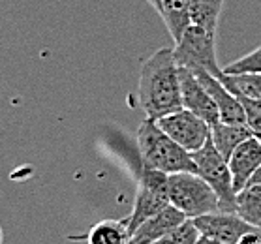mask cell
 I'll list each match as a JSON object with an SVG mask.
<instances>
[{
  "label": "cell",
  "mask_w": 261,
  "mask_h": 244,
  "mask_svg": "<svg viewBox=\"0 0 261 244\" xmlns=\"http://www.w3.org/2000/svg\"><path fill=\"white\" fill-rule=\"evenodd\" d=\"M137 98L148 119L158 120L182 109L178 64L171 47L158 49L141 64Z\"/></svg>",
  "instance_id": "cell-1"
},
{
  "label": "cell",
  "mask_w": 261,
  "mask_h": 244,
  "mask_svg": "<svg viewBox=\"0 0 261 244\" xmlns=\"http://www.w3.org/2000/svg\"><path fill=\"white\" fill-rule=\"evenodd\" d=\"M137 149H139L143 167L158 169L166 175L184 171L197 173L192 152L182 149L177 141H173L171 137L162 130L156 119L147 117L139 124V128H137Z\"/></svg>",
  "instance_id": "cell-2"
},
{
  "label": "cell",
  "mask_w": 261,
  "mask_h": 244,
  "mask_svg": "<svg viewBox=\"0 0 261 244\" xmlns=\"http://www.w3.org/2000/svg\"><path fill=\"white\" fill-rule=\"evenodd\" d=\"M169 201L190 220L220 210V199L213 186L192 171L169 175Z\"/></svg>",
  "instance_id": "cell-3"
},
{
  "label": "cell",
  "mask_w": 261,
  "mask_h": 244,
  "mask_svg": "<svg viewBox=\"0 0 261 244\" xmlns=\"http://www.w3.org/2000/svg\"><path fill=\"white\" fill-rule=\"evenodd\" d=\"M169 205H171L169 201V175L158 171V169L143 167L141 175H139L136 199H134V208L128 216L130 237L143 222L160 214Z\"/></svg>",
  "instance_id": "cell-4"
},
{
  "label": "cell",
  "mask_w": 261,
  "mask_h": 244,
  "mask_svg": "<svg viewBox=\"0 0 261 244\" xmlns=\"http://www.w3.org/2000/svg\"><path fill=\"white\" fill-rule=\"evenodd\" d=\"M194 161L197 167V175H201L208 184L213 186L220 199V210L237 212V192L233 186V175L229 169V161L226 156L220 154V150L208 139L207 145L194 152Z\"/></svg>",
  "instance_id": "cell-5"
},
{
  "label": "cell",
  "mask_w": 261,
  "mask_h": 244,
  "mask_svg": "<svg viewBox=\"0 0 261 244\" xmlns=\"http://www.w3.org/2000/svg\"><path fill=\"white\" fill-rule=\"evenodd\" d=\"M173 51L178 66L190 70H205L218 79L224 73V68H220L216 60V34H211L197 24L188 26Z\"/></svg>",
  "instance_id": "cell-6"
},
{
  "label": "cell",
  "mask_w": 261,
  "mask_h": 244,
  "mask_svg": "<svg viewBox=\"0 0 261 244\" xmlns=\"http://www.w3.org/2000/svg\"><path fill=\"white\" fill-rule=\"evenodd\" d=\"M158 124L173 141L192 154L203 149L211 139V124L184 107L158 119Z\"/></svg>",
  "instance_id": "cell-7"
},
{
  "label": "cell",
  "mask_w": 261,
  "mask_h": 244,
  "mask_svg": "<svg viewBox=\"0 0 261 244\" xmlns=\"http://www.w3.org/2000/svg\"><path fill=\"white\" fill-rule=\"evenodd\" d=\"M194 224L201 237H208L224 244H237L243 235L257 229L243 220L237 212H227V210H216L211 214L194 218Z\"/></svg>",
  "instance_id": "cell-8"
},
{
  "label": "cell",
  "mask_w": 261,
  "mask_h": 244,
  "mask_svg": "<svg viewBox=\"0 0 261 244\" xmlns=\"http://www.w3.org/2000/svg\"><path fill=\"white\" fill-rule=\"evenodd\" d=\"M178 77H180L182 107L192 111L197 117H201L203 120H207L211 126L220 122V113L213 96L208 94L207 89L201 85V81L196 77V73L188 68H184V66H178Z\"/></svg>",
  "instance_id": "cell-9"
},
{
  "label": "cell",
  "mask_w": 261,
  "mask_h": 244,
  "mask_svg": "<svg viewBox=\"0 0 261 244\" xmlns=\"http://www.w3.org/2000/svg\"><path fill=\"white\" fill-rule=\"evenodd\" d=\"M190 70V68H188ZM196 73V77L201 81V85L207 89V92L213 96L214 103L218 107L220 120L227 122V124H239V126H248L246 124V113L241 100L222 83L218 77H214L213 73L205 72V70H192Z\"/></svg>",
  "instance_id": "cell-10"
},
{
  "label": "cell",
  "mask_w": 261,
  "mask_h": 244,
  "mask_svg": "<svg viewBox=\"0 0 261 244\" xmlns=\"http://www.w3.org/2000/svg\"><path fill=\"white\" fill-rule=\"evenodd\" d=\"M229 169L233 175V186L235 192H241L246 188L250 182L252 175H254L261 166V141L257 135L248 137L246 141L239 145L229 156Z\"/></svg>",
  "instance_id": "cell-11"
},
{
  "label": "cell",
  "mask_w": 261,
  "mask_h": 244,
  "mask_svg": "<svg viewBox=\"0 0 261 244\" xmlns=\"http://www.w3.org/2000/svg\"><path fill=\"white\" fill-rule=\"evenodd\" d=\"M186 220L188 218L177 207L169 205L167 208L162 210L160 214H156L152 218H148L147 222H143L141 226L132 233L128 244H154L158 238H162L164 235L173 231L175 227H178Z\"/></svg>",
  "instance_id": "cell-12"
},
{
  "label": "cell",
  "mask_w": 261,
  "mask_h": 244,
  "mask_svg": "<svg viewBox=\"0 0 261 244\" xmlns=\"http://www.w3.org/2000/svg\"><path fill=\"white\" fill-rule=\"evenodd\" d=\"M173 42L178 43L192 24V0H162L158 8Z\"/></svg>",
  "instance_id": "cell-13"
},
{
  "label": "cell",
  "mask_w": 261,
  "mask_h": 244,
  "mask_svg": "<svg viewBox=\"0 0 261 244\" xmlns=\"http://www.w3.org/2000/svg\"><path fill=\"white\" fill-rule=\"evenodd\" d=\"M252 135H254V131L250 130L248 126L227 124V122H222V120L216 122L214 126H211V141L220 150V154L226 156L227 160L233 154V150Z\"/></svg>",
  "instance_id": "cell-14"
},
{
  "label": "cell",
  "mask_w": 261,
  "mask_h": 244,
  "mask_svg": "<svg viewBox=\"0 0 261 244\" xmlns=\"http://www.w3.org/2000/svg\"><path fill=\"white\" fill-rule=\"evenodd\" d=\"M87 244H128L130 242V227L128 218L122 220H101L90 227L87 233Z\"/></svg>",
  "instance_id": "cell-15"
},
{
  "label": "cell",
  "mask_w": 261,
  "mask_h": 244,
  "mask_svg": "<svg viewBox=\"0 0 261 244\" xmlns=\"http://www.w3.org/2000/svg\"><path fill=\"white\" fill-rule=\"evenodd\" d=\"M220 81L226 85L235 96H243L250 100L261 101V73L244 72V73H222Z\"/></svg>",
  "instance_id": "cell-16"
},
{
  "label": "cell",
  "mask_w": 261,
  "mask_h": 244,
  "mask_svg": "<svg viewBox=\"0 0 261 244\" xmlns=\"http://www.w3.org/2000/svg\"><path fill=\"white\" fill-rule=\"evenodd\" d=\"M237 214L261 229V186H246L237 194Z\"/></svg>",
  "instance_id": "cell-17"
},
{
  "label": "cell",
  "mask_w": 261,
  "mask_h": 244,
  "mask_svg": "<svg viewBox=\"0 0 261 244\" xmlns=\"http://www.w3.org/2000/svg\"><path fill=\"white\" fill-rule=\"evenodd\" d=\"M224 0H192V24L216 34Z\"/></svg>",
  "instance_id": "cell-18"
},
{
  "label": "cell",
  "mask_w": 261,
  "mask_h": 244,
  "mask_svg": "<svg viewBox=\"0 0 261 244\" xmlns=\"http://www.w3.org/2000/svg\"><path fill=\"white\" fill-rule=\"evenodd\" d=\"M199 231H197L194 220L182 222L178 227H175L173 231H169L167 235H164L162 238H158L154 244H197L199 240Z\"/></svg>",
  "instance_id": "cell-19"
},
{
  "label": "cell",
  "mask_w": 261,
  "mask_h": 244,
  "mask_svg": "<svg viewBox=\"0 0 261 244\" xmlns=\"http://www.w3.org/2000/svg\"><path fill=\"white\" fill-rule=\"evenodd\" d=\"M224 72L226 73H244V72L261 73V45L255 47L254 51H250L248 55L237 59L235 62H229V64L224 68Z\"/></svg>",
  "instance_id": "cell-20"
},
{
  "label": "cell",
  "mask_w": 261,
  "mask_h": 244,
  "mask_svg": "<svg viewBox=\"0 0 261 244\" xmlns=\"http://www.w3.org/2000/svg\"><path fill=\"white\" fill-rule=\"evenodd\" d=\"M246 113V124L254 133H261V101L259 100H250V98H243L237 96Z\"/></svg>",
  "instance_id": "cell-21"
},
{
  "label": "cell",
  "mask_w": 261,
  "mask_h": 244,
  "mask_svg": "<svg viewBox=\"0 0 261 244\" xmlns=\"http://www.w3.org/2000/svg\"><path fill=\"white\" fill-rule=\"evenodd\" d=\"M237 244H261V229H254V231L243 235Z\"/></svg>",
  "instance_id": "cell-22"
},
{
  "label": "cell",
  "mask_w": 261,
  "mask_h": 244,
  "mask_svg": "<svg viewBox=\"0 0 261 244\" xmlns=\"http://www.w3.org/2000/svg\"><path fill=\"white\" fill-rule=\"evenodd\" d=\"M261 186V166H259V169H257V171L254 173V175H252V179H250V182L246 186Z\"/></svg>",
  "instance_id": "cell-23"
},
{
  "label": "cell",
  "mask_w": 261,
  "mask_h": 244,
  "mask_svg": "<svg viewBox=\"0 0 261 244\" xmlns=\"http://www.w3.org/2000/svg\"><path fill=\"white\" fill-rule=\"evenodd\" d=\"M197 244H224V242H218V240H213V238H208V237H199V240H197Z\"/></svg>",
  "instance_id": "cell-24"
},
{
  "label": "cell",
  "mask_w": 261,
  "mask_h": 244,
  "mask_svg": "<svg viewBox=\"0 0 261 244\" xmlns=\"http://www.w3.org/2000/svg\"><path fill=\"white\" fill-rule=\"evenodd\" d=\"M147 2H148V4H150L152 8H154L156 12H158V8H160V2H162V0H147Z\"/></svg>",
  "instance_id": "cell-25"
},
{
  "label": "cell",
  "mask_w": 261,
  "mask_h": 244,
  "mask_svg": "<svg viewBox=\"0 0 261 244\" xmlns=\"http://www.w3.org/2000/svg\"><path fill=\"white\" fill-rule=\"evenodd\" d=\"M2 240H4V233H2V227H0V244H2Z\"/></svg>",
  "instance_id": "cell-26"
},
{
  "label": "cell",
  "mask_w": 261,
  "mask_h": 244,
  "mask_svg": "<svg viewBox=\"0 0 261 244\" xmlns=\"http://www.w3.org/2000/svg\"><path fill=\"white\" fill-rule=\"evenodd\" d=\"M254 135H257V137H259V141H261V133H254Z\"/></svg>",
  "instance_id": "cell-27"
}]
</instances>
